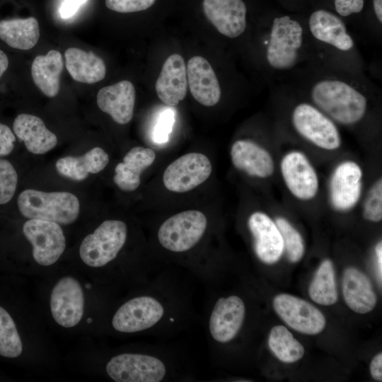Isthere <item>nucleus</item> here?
I'll return each instance as SVG.
<instances>
[{
  "instance_id": "nucleus-1",
  "label": "nucleus",
  "mask_w": 382,
  "mask_h": 382,
  "mask_svg": "<svg viewBox=\"0 0 382 382\" xmlns=\"http://www.w3.org/2000/svg\"><path fill=\"white\" fill-rule=\"evenodd\" d=\"M114 311L111 328L122 334L169 337L195 318L192 292L175 270H159Z\"/></svg>"
},
{
  "instance_id": "nucleus-2",
  "label": "nucleus",
  "mask_w": 382,
  "mask_h": 382,
  "mask_svg": "<svg viewBox=\"0 0 382 382\" xmlns=\"http://www.w3.org/2000/svg\"><path fill=\"white\" fill-rule=\"evenodd\" d=\"M116 382L192 381L195 374L190 359L178 348L153 345L112 356L105 366Z\"/></svg>"
},
{
  "instance_id": "nucleus-3",
  "label": "nucleus",
  "mask_w": 382,
  "mask_h": 382,
  "mask_svg": "<svg viewBox=\"0 0 382 382\" xmlns=\"http://www.w3.org/2000/svg\"><path fill=\"white\" fill-rule=\"evenodd\" d=\"M205 289L203 323L209 350L216 357L241 333L248 308L245 299L237 294H219L210 286Z\"/></svg>"
},
{
  "instance_id": "nucleus-4",
  "label": "nucleus",
  "mask_w": 382,
  "mask_h": 382,
  "mask_svg": "<svg viewBox=\"0 0 382 382\" xmlns=\"http://www.w3.org/2000/svg\"><path fill=\"white\" fill-rule=\"evenodd\" d=\"M209 229L207 216L198 210H187L166 219L156 231V241L173 261L184 267L190 255L186 272H190L192 251L203 242Z\"/></svg>"
},
{
  "instance_id": "nucleus-5",
  "label": "nucleus",
  "mask_w": 382,
  "mask_h": 382,
  "mask_svg": "<svg viewBox=\"0 0 382 382\" xmlns=\"http://www.w3.org/2000/svg\"><path fill=\"white\" fill-rule=\"evenodd\" d=\"M315 105L335 121L353 125L360 121L367 108V99L349 83L337 79H323L312 87Z\"/></svg>"
},
{
  "instance_id": "nucleus-6",
  "label": "nucleus",
  "mask_w": 382,
  "mask_h": 382,
  "mask_svg": "<svg viewBox=\"0 0 382 382\" xmlns=\"http://www.w3.org/2000/svg\"><path fill=\"white\" fill-rule=\"evenodd\" d=\"M17 204L20 212L25 218L50 221L63 225L74 223L80 211L79 199L69 192H46L28 189L18 195Z\"/></svg>"
},
{
  "instance_id": "nucleus-7",
  "label": "nucleus",
  "mask_w": 382,
  "mask_h": 382,
  "mask_svg": "<svg viewBox=\"0 0 382 382\" xmlns=\"http://www.w3.org/2000/svg\"><path fill=\"white\" fill-rule=\"evenodd\" d=\"M128 238V227L118 219H108L82 241L79 255L81 260L93 268H103L116 261Z\"/></svg>"
},
{
  "instance_id": "nucleus-8",
  "label": "nucleus",
  "mask_w": 382,
  "mask_h": 382,
  "mask_svg": "<svg viewBox=\"0 0 382 382\" xmlns=\"http://www.w3.org/2000/svg\"><path fill=\"white\" fill-rule=\"evenodd\" d=\"M303 42L301 24L289 16L275 18L272 24L266 50L270 66L277 70L293 67Z\"/></svg>"
},
{
  "instance_id": "nucleus-9",
  "label": "nucleus",
  "mask_w": 382,
  "mask_h": 382,
  "mask_svg": "<svg viewBox=\"0 0 382 382\" xmlns=\"http://www.w3.org/2000/svg\"><path fill=\"white\" fill-rule=\"evenodd\" d=\"M291 120L298 133L318 147L325 150L340 147L341 138L336 125L317 108L300 103L294 109Z\"/></svg>"
},
{
  "instance_id": "nucleus-10",
  "label": "nucleus",
  "mask_w": 382,
  "mask_h": 382,
  "mask_svg": "<svg viewBox=\"0 0 382 382\" xmlns=\"http://www.w3.org/2000/svg\"><path fill=\"white\" fill-rule=\"evenodd\" d=\"M23 233L32 245L35 261L42 266L54 264L65 250V236L57 223L30 219L24 223Z\"/></svg>"
},
{
  "instance_id": "nucleus-11",
  "label": "nucleus",
  "mask_w": 382,
  "mask_h": 382,
  "mask_svg": "<svg viewBox=\"0 0 382 382\" xmlns=\"http://www.w3.org/2000/svg\"><path fill=\"white\" fill-rule=\"evenodd\" d=\"M212 171V163L207 156L200 153H189L179 157L166 168L163 183L171 192H186L206 181Z\"/></svg>"
},
{
  "instance_id": "nucleus-12",
  "label": "nucleus",
  "mask_w": 382,
  "mask_h": 382,
  "mask_svg": "<svg viewBox=\"0 0 382 382\" xmlns=\"http://www.w3.org/2000/svg\"><path fill=\"white\" fill-rule=\"evenodd\" d=\"M50 306L58 325L66 328L76 326L84 311V295L80 282L72 276L59 279L52 289Z\"/></svg>"
},
{
  "instance_id": "nucleus-13",
  "label": "nucleus",
  "mask_w": 382,
  "mask_h": 382,
  "mask_svg": "<svg viewBox=\"0 0 382 382\" xmlns=\"http://www.w3.org/2000/svg\"><path fill=\"white\" fill-rule=\"evenodd\" d=\"M278 316L292 329L307 335H317L323 330V314L309 302L296 296L280 294L273 299Z\"/></svg>"
},
{
  "instance_id": "nucleus-14",
  "label": "nucleus",
  "mask_w": 382,
  "mask_h": 382,
  "mask_svg": "<svg viewBox=\"0 0 382 382\" xmlns=\"http://www.w3.org/2000/svg\"><path fill=\"white\" fill-rule=\"evenodd\" d=\"M281 173L290 192L301 200H310L318 190V178L314 168L301 152L292 151L282 159Z\"/></svg>"
},
{
  "instance_id": "nucleus-15",
  "label": "nucleus",
  "mask_w": 382,
  "mask_h": 382,
  "mask_svg": "<svg viewBox=\"0 0 382 382\" xmlns=\"http://www.w3.org/2000/svg\"><path fill=\"white\" fill-rule=\"evenodd\" d=\"M247 224L259 260L267 265L277 262L283 253L284 243L275 221L265 213L255 212L249 216Z\"/></svg>"
},
{
  "instance_id": "nucleus-16",
  "label": "nucleus",
  "mask_w": 382,
  "mask_h": 382,
  "mask_svg": "<svg viewBox=\"0 0 382 382\" xmlns=\"http://www.w3.org/2000/svg\"><path fill=\"white\" fill-rule=\"evenodd\" d=\"M362 170L352 161L340 163L334 170L330 182V199L338 211H348L358 202L362 187Z\"/></svg>"
},
{
  "instance_id": "nucleus-17",
  "label": "nucleus",
  "mask_w": 382,
  "mask_h": 382,
  "mask_svg": "<svg viewBox=\"0 0 382 382\" xmlns=\"http://www.w3.org/2000/svg\"><path fill=\"white\" fill-rule=\"evenodd\" d=\"M204 13L223 35L234 38L246 28V6L242 0H203Z\"/></svg>"
},
{
  "instance_id": "nucleus-18",
  "label": "nucleus",
  "mask_w": 382,
  "mask_h": 382,
  "mask_svg": "<svg viewBox=\"0 0 382 382\" xmlns=\"http://www.w3.org/2000/svg\"><path fill=\"white\" fill-rule=\"evenodd\" d=\"M187 86L193 98L204 106H214L220 100L221 88L215 72L202 57L189 59L187 67Z\"/></svg>"
},
{
  "instance_id": "nucleus-19",
  "label": "nucleus",
  "mask_w": 382,
  "mask_h": 382,
  "mask_svg": "<svg viewBox=\"0 0 382 382\" xmlns=\"http://www.w3.org/2000/svg\"><path fill=\"white\" fill-rule=\"evenodd\" d=\"M135 88L129 81L124 80L99 90L97 105L120 124L129 123L133 117Z\"/></svg>"
},
{
  "instance_id": "nucleus-20",
  "label": "nucleus",
  "mask_w": 382,
  "mask_h": 382,
  "mask_svg": "<svg viewBox=\"0 0 382 382\" xmlns=\"http://www.w3.org/2000/svg\"><path fill=\"white\" fill-rule=\"evenodd\" d=\"M159 99L166 105L175 106L186 96L187 71L183 58L173 54L165 61L155 86Z\"/></svg>"
},
{
  "instance_id": "nucleus-21",
  "label": "nucleus",
  "mask_w": 382,
  "mask_h": 382,
  "mask_svg": "<svg viewBox=\"0 0 382 382\" xmlns=\"http://www.w3.org/2000/svg\"><path fill=\"white\" fill-rule=\"evenodd\" d=\"M233 166L248 175L261 178L272 175L274 161L270 153L250 140H238L231 149Z\"/></svg>"
},
{
  "instance_id": "nucleus-22",
  "label": "nucleus",
  "mask_w": 382,
  "mask_h": 382,
  "mask_svg": "<svg viewBox=\"0 0 382 382\" xmlns=\"http://www.w3.org/2000/svg\"><path fill=\"white\" fill-rule=\"evenodd\" d=\"M14 134L23 141L27 150L34 154H43L57 144L56 135L50 131L39 117L30 114H20L13 124Z\"/></svg>"
},
{
  "instance_id": "nucleus-23",
  "label": "nucleus",
  "mask_w": 382,
  "mask_h": 382,
  "mask_svg": "<svg viewBox=\"0 0 382 382\" xmlns=\"http://www.w3.org/2000/svg\"><path fill=\"white\" fill-rule=\"evenodd\" d=\"M308 25L311 34L318 40L344 52L353 48L352 37L344 22L335 14L323 9L316 11L311 15Z\"/></svg>"
},
{
  "instance_id": "nucleus-24",
  "label": "nucleus",
  "mask_w": 382,
  "mask_h": 382,
  "mask_svg": "<svg viewBox=\"0 0 382 382\" xmlns=\"http://www.w3.org/2000/svg\"><path fill=\"white\" fill-rule=\"evenodd\" d=\"M342 294L347 305L357 313L371 311L377 301L370 279L354 267H347L343 273Z\"/></svg>"
},
{
  "instance_id": "nucleus-25",
  "label": "nucleus",
  "mask_w": 382,
  "mask_h": 382,
  "mask_svg": "<svg viewBox=\"0 0 382 382\" xmlns=\"http://www.w3.org/2000/svg\"><path fill=\"white\" fill-rule=\"evenodd\" d=\"M156 158L155 151L149 148L135 146L130 149L115 169L114 183L122 190L132 192L140 185L141 175Z\"/></svg>"
},
{
  "instance_id": "nucleus-26",
  "label": "nucleus",
  "mask_w": 382,
  "mask_h": 382,
  "mask_svg": "<svg viewBox=\"0 0 382 382\" xmlns=\"http://www.w3.org/2000/svg\"><path fill=\"white\" fill-rule=\"evenodd\" d=\"M64 58L66 70L77 82L92 84L102 81L105 76L104 61L91 51L70 47L65 51Z\"/></svg>"
},
{
  "instance_id": "nucleus-27",
  "label": "nucleus",
  "mask_w": 382,
  "mask_h": 382,
  "mask_svg": "<svg viewBox=\"0 0 382 382\" xmlns=\"http://www.w3.org/2000/svg\"><path fill=\"white\" fill-rule=\"evenodd\" d=\"M64 60L60 52L50 50L45 55H37L31 65V75L36 86L49 98L55 97L60 89V76Z\"/></svg>"
},
{
  "instance_id": "nucleus-28",
  "label": "nucleus",
  "mask_w": 382,
  "mask_h": 382,
  "mask_svg": "<svg viewBox=\"0 0 382 382\" xmlns=\"http://www.w3.org/2000/svg\"><path fill=\"white\" fill-rule=\"evenodd\" d=\"M109 162L108 154L100 147H95L81 156H66L59 158L55 166L62 176L76 181L85 180L89 173L103 170Z\"/></svg>"
},
{
  "instance_id": "nucleus-29",
  "label": "nucleus",
  "mask_w": 382,
  "mask_h": 382,
  "mask_svg": "<svg viewBox=\"0 0 382 382\" xmlns=\"http://www.w3.org/2000/svg\"><path fill=\"white\" fill-rule=\"evenodd\" d=\"M39 37V24L34 17L0 21V39L13 48L30 50L37 44Z\"/></svg>"
},
{
  "instance_id": "nucleus-30",
  "label": "nucleus",
  "mask_w": 382,
  "mask_h": 382,
  "mask_svg": "<svg viewBox=\"0 0 382 382\" xmlns=\"http://www.w3.org/2000/svg\"><path fill=\"white\" fill-rule=\"evenodd\" d=\"M309 296L314 302L330 306L337 301L335 271L332 262L325 260L320 265L308 289Z\"/></svg>"
},
{
  "instance_id": "nucleus-31",
  "label": "nucleus",
  "mask_w": 382,
  "mask_h": 382,
  "mask_svg": "<svg viewBox=\"0 0 382 382\" xmlns=\"http://www.w3.org/2000/svg\"><path fill=\"white\" fill-rule=\"evenodd\" d=\"M268 345L275 357L284 363H293L304 355V348L283 325L274 326L270 332Z\"/></svg>"
},
{
  "instance_id": "nucleus-32",
  "label": "nucleus",
  "mask_w": 382,
  "mask_h": 382,
  "mask_svg": "<svg viewBox=\"0 0 382 382\" xmlns=\"http://www.w3.org/2000/svg\"><path fill=\"white\" fill-rule=\"evenodd\" d=\"M23 349L22 340L13 317L0 305V356L14 359L22 354Z\"/></svg>"
},
{
  "instance_id": "nucleus-33",
  "label": "nucleus",
  "mask_w": 382,
  "mask_h": 382,
  "mask_svg": "<svg viewBox=\"0 0 382 382\" xmlns=\"http://www.w3.org/2000/svg\"><path fill=\"white\" fill-rule=\"evenodd\" d=\"M284 243V250L291 262L299 261L303 256L305 247L303 238L299 231L284 218L278 217L275 220Z\"/></svg>"
},
{
  "instance_id": "nucleus-34",
  "label": "nucleus",
  "mask_w": 382,
  "mask_h": 382,
  "mask_svg": "<svg viewBox=\"0 0 382 382\" xmlns=\"http://www.w3.org/2000/svg\"><path fill=\"white\" fill-rule=\"evenodd\" d=\"M18 184L17 172L10 161L0 158V205L13 198Z\"/></svg>"
},
{
  "instance_id": "nucleus-35",
  "label": "nucleus",
  "mask_w": 382,
  "mask_h": 382,
  "mask_svg": "<svg viewBox=\"0 0 382 382\" xmlns=\"http://www.w3.org/2000/svg\"><path fill=\"white\" fill-rule=\"evenodd\" d=\"M363 216L371 222L382 219V180L378 179L370 188L364 203Z\"/></svg>"
},
{
  "instance_id": "nucleus-36",
  "label": "nucleus",
  "mask_w": 382,
  "mask_h": 382,
  "mask_svg": "<svg viewBox=\"0 0 382 382\" xmlns=\"http://www.w3.org/2000/svg\"><path fill=\"white\" fill-rule=\"evenodd\" d=\"M175 122V111L166 108L161 111L154 125L151 137L156 144H164L168 141Z\"/></svg>"
},
{
  "instance_id": "nucleus-37",
  "label": "nucleus",
  "mask_w": 382,
  "mask_h": 382,
  "mask_svg": "<svg viewBox=\"0 0 382 382\" xmlns=\"http://www.w3.org/2000/svg\"><path fill=\"white\" fill-rule=\"evenodd\" d=\"M156 0H105V6L110 10L119 13H133L146 10Z\"/></svg>"
},
{
  "instance_id": "nucleus-38",
  "label": "nucleus",
  "mask_w": 382,
  "mask_h": 382,
  "mask_svg": "<svg viewBox=\"0 0 382 382\" xmlns=\"http://www.w3.org/2000/svg\"><path fill=\"white\" fill-rule=\"evenodd\" d=\"M16 137L12 130L0 122V157L8 156L14 148Z\"/></svg>"
},
{
  "instance_id": "nucleus-39",
  "label": "nucleus",
  "mask_w": 382,
  "mask_h": 382,
  "mask_svg": "<svg viewBox=\"0 0 382 382\" xmlns=\"http://www.w3.org/2000/svg\"><path fill=\"white\" fill-rule=\"evenodd\" d=\"M335 8L342 16L359 13L364 7V0H334Z\"/></svg>"
},
{
  "instance_id": "nucleus-40",
  "label": "nucleus",
  "mask_w": 382,
  "mask_h": 382,
  "mask_svg": "<svg viewBox=\"0 0 382 382\" xmlns=\"http://www.w3.org/2000/svg\"><path fill=\"white\" fill-rule=\"evenodd\" d=\"M86 1L87 0H64L59 9L61 18L66 19L72 17Z\"/></svg>"
},
{
  "instance_id": "nucleus-41",
  "label": "nucleus",
  "mask_w": 382,
  "mask_h": 382,
  "mask_svg": "<svg viewBox=\"0 0 382 382\" xmlns=\"http://www.w3.org/2000/svg\"><path fill=\"white\" fill-rule=\"evenodd\" d=\"M371 376L378 381H382V353L377 354L370 364Z\"/></svg>"
},
{
  "instance_id": "nucleus-42",
  "label": "nucleus",
  "mask_w": 382,
  "mask_h": 382,
  "mask_svg": "<svg viewBox=\"0 0 382 382\" xmlns=\"http://www.w3.org/2000/svg\"><path fill=\"white\" fill-rule=\"evenodd\" d=\"M375 253H376V264H377V272H378V280L380 282V284H381V274H382V243L381 241L377 243V245L375 247Z\"/></svg>"
},
{
  "instance_id": "nucleus-43",
  "label": "nucleus",
  "mask_w": 382,
  "mask_h": 382,
  "mask_svg": "<svg viewBox=\"0 0 382 382\" xmlns=\"http://www.w3.org/2000/svg\"><path fill=\"white\" fill-rule=\"evenodd\" d=\"M8 66V59L6 54L0 50V78Z\"/></svg>"
},
{
  "instance_id": "nucleus-44",
  "label": "nucleus",
  "mask_w": 382,
  "mask_h": 382,
  "mask_svg": "<svg viewBox=\"0 0 382 382\" xmlns=\"http://www.w3.org/2000/svg\"><path fill=\"white\" fill-rule=\"evenodd\" d=\"M373 5L376 16L381 23L382 22V0H373Z\"/></svg>"
}]
</instances>
